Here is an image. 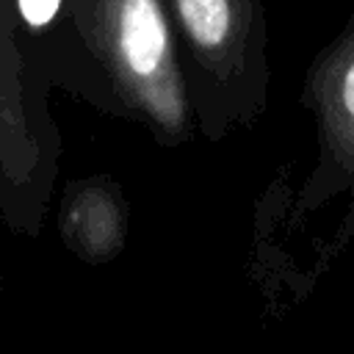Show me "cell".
Wrapping results in <instances>:
<instances>
[{
	"label": "cell",
	"instance_id": "1",
	"mask_svg": "<svg viewBox=\"0 0 354 354\" xmlns=\"http://www.w3.org/2000/svg\"><path fill=\"white\" fill-rule=\"evenodd\" d=\"M83 19L122 94L160 130L180 133L185 127V94L160 3L88 0Z\"/></svg>",
	"mask_w": 354,
	"mask_h": 354
},
{
	"label": "cell",
	"instance_id": "2",
	"mask_svg": "<svg viewBox=\"0 0 354 354\" xmlns=\"http://www.w3.org/2000/svg\"><path fill=\"white\" fill-rule=\"evenodd\" d=\"M174 8L196 55L210 66H224L241 53L254 17L252 0H174Z\"/></svg>",
	"mask_w": 354,
	"mask_h": 354
},
{
	"label": "cell",
	"instance_id": "3",
	"mask_svg": "<svg viewBox=\"0 0 354 354\" xmlns=\"http://www.w3.org/2000/svg\"><path fill=\"white\" fill-rule=\"evenodd\" d=\"M318 102L326 138L340 158L354 163V22L324 61Z\"/></svg>",
	"mask_w": 354,
	"mask_h": 354
},
{
	"label": "cell",
	"instance_id": "4",
	"mask_svg": "<svg viewBox=\"0 0 354 354\" xmlns=\"http://www.w3.org/2000/svg\"><path fill=\"white\" fill-rule=\"evenodd\" d=\"M17 6H19L22 19H25L30 28H44V25L58 14L61 0H17Z\"/></svg>",
	"mask_w": 354,
	"mask_h": 354
}]
</instances>
